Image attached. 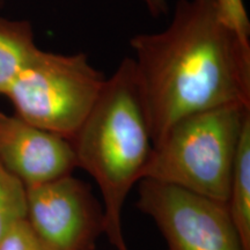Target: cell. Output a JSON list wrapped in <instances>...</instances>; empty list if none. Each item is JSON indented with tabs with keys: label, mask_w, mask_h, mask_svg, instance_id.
I'll list each match as a JSON object with an SVG mask.
<instances>
[{
	"label": "cell",
	"mask_w": 250,
	"mask_h": 250,
	"mask_svg": "<svg viewBox=\"0 0 250 250\" xmlns=\"http://www.w3.org/2000/svg\"><path fill=\"white\" fill-rule=\"evenodd\" d=\"M71 144L78 167L93 177L101 192L109 242L116 250H129L122 213L154 147L147 103L132 57H125L105 79Z\"/></svg>",
	"instance_id": "obj_2"
},
{
	"label": "cell",
	"mask_w": 250,
	"mask_h": 250,
	"mask_svg": "<svg viewBox=\"0 0 250 250\" xmlns=\"http://www.w3.org/2000/svg\"><path fill=\"white\" fill-rule=\"evenodd\" d=\"M227 204L243 249L250 250V114L240 133Z\"/></svg>",
	"instance_id": "obj_9"
},
{
	"label": "cell",
	"mask_w": 250,
	"mask_h": 250,
	"mask_svg": "<svg viewBox=\"0 0 250 250\" xmlns=\"http://www.w3.org/2000/svg\"><path fill=\"white\" fill-rule=\"evenodd\" d=\"M5 2H6V0H0V9H1L2 7H4Z\"/></svg>",
	"instance_id": "obj_14"
},
{
	"label": "cell",
	"mask_w": 250,
	"mask_h": 250,
	"mask_svg": "<svg viewBox=\"0 0 250 250\" xmlns=\"http://www.w3.org/2000/svg\"><path fill=\"white\" fill-rule=\"evenodd\" d=\"M0 164L26 188L71 175L78 168L70 140L2 111Z\"/></svg>",
	"instance_id": "obj_7"
},
{
	"label": "cell",
	"mask_w": 250,
	"mask_h": 250,
	"mask_svg": "<svg viewBox=\"0 0 250 250\" xmlns=\"http://www.w3.org/2000/svg\"><path fill=\"white\" fill-rule=\"evenodd\" d=\"M147 103L153 146L177 122L229 104L250 105V42L215 0H177L169 24L130 41Z\"/></svg>",
	"instance_id": "obj_1"
},
{
	"label": "cell",
	"mask_w": 250,
	"mask_h": 250,
	"mask_svg": "<svg viewBox=\"0 0 250 250\" xmlns=\"http://www.w3.org/2000/svg\"><path fill=\"white\" fill-rule=\"evenodd\" d=\"M0 250H45L26 219L14 224L0 240Z\"/></svg>",
	"instance_id": "obj_11"
},
{
	"label": "cell",
	"mask_w": 250,
	"mask_h": 250,
	"mask_svg": "<svg viewBox=\"0 0 250 250\" xmlns=\"http://www.w3.org/2000/svg\"><path fill=\"white\" fill-rule=\"evenodd\" d=\"M142 1L154 18L160 17L168 12V0H142Z\"/></svg>",
	"instance_id": "obj_13"
},
{
	"label": "cell",
	"mask_w": 250,
	"mask_h": 250,
	"mask_svg": "<svg viewBox=\"0 0 250 250\" xmlns=\"http://www.w3.org/2000/svg\"><path fill=\"white\" fill-rule=\"evenodd\" d=\"M27 188L0 164V240L6 232L26 219Z\"/></svg>",
	"instance_id": "obj_10"
},
{
	"label": "cell",
	"mask_w": 250,
	"mask_h": 250,
	"mask_svg": "<svg viewBox=\"0 0 250 250\" xmlns=\"http://www.w3.org/2000/svg\"><path fill=\"white\" fill-rule=\"evenodd\" d=\"M39 49L30 22L0 18V95H6Z\"/></svg>",
	"instance_id": "obj_8"
},
{
	"label": "cell",
	"mask_w": 250,
	"mask_h": 250,
	"mask_svg": "<svg viewBox=\"0 0 250 250\" xmlns=\"http://www.w3.org/2000/svg\"><path fill=\"white\" fill-rule=\"evenodd\" d=\"M221 18L228 26L247 37L250 35V21L243 0H215Z\"/></svg>",
	"instance_id": "obj_12"
},
{
	"label": "cell",
	"mask_w": 250,
	"mask_h": 250,
	"mask_svg": "<svg viewBox=\"0 0 250 250\" xmlns=\"http://www.w3.org/2000/svg\"><path fill=\"white\" fill-rule=\"evenodd\" d=\"M105 79L83 52L64 55L39 49L5 96L18 117L71 142Z\"/></svg>",
	"instance_id": "obj_4"
},
{
	"label": "cell",
	"mask_w": 250,
	"mask_h": 250,
	"mask_svg": "<svg viewBox=\"0 0 250 250\" xmlns=\"http://www.w3.org/2000/svg\"><path fill=\"white\" fill-rule=\"evenodd\" d=\"M138 208L169 250H245L228 204L159 181H139Z\"/></svg>",
	"instance_id": "obj_5"
},
{
	"label": "cell",
	"mask_w": 250,
	"mask_h": 250,
	"mask_svg": "<svg viewBox=\"0 0 250 250\" xmlns=\"http://www.w3.org/2000/svg\"><path fill=\"white\" fill-rule=\"evenodd\" d=\"M248 114L250 105L229 104L179 121L154 145L143 179L227 203L237 144Z\"/></svg>",
	"instance_id": "obj_3"
},
{
	"label": "cell",
	"mask_w": 250,
	"mask_h": 250,
	"mask_svg": "<svg viewBox=\"0 0 250 250\" xmlns=\"http://www.w3.org/2000/svg\"><path fill=\"white\" fill-rule=\"evenodd\" d=\"M26 220L45 250H94L105 232L103 206L72 174L27 188Z\"/></svg>",
	"instance_id": "obj_6"
}]
</instances>
